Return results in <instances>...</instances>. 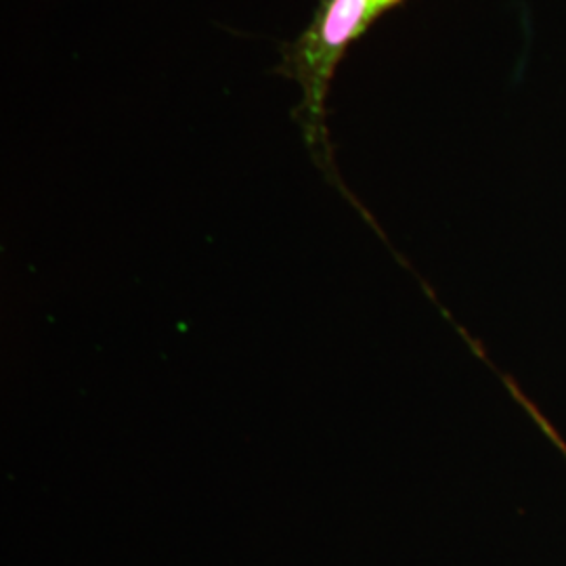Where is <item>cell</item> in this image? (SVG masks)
I'll list each match as a JSON object with an SVG mask.
<instances>
[{
    "label": "cell",
    "instance_id": "cell-1",
    "mask_svg": "<svg viewBox=\"0 0 566 566\" xmlns=\"http://www.w3.org/2000/svg\"><path fill=\"white\" fill-rule=\"evenodd\" d=\"M405 0H319L303 32L283 46L277 74L294 82V109L308 145L327 143V99L334 74L353 42Z\"/></svg>",
    "mask_w": 566,
    "mask_h": 566
},
{
    "label": "cell",
    "instance_id": "cell-2",
    "mask_svg": "<svg viewBox=\"0 0 566 566\" xmlns=\"http://www.w3.org/2000/svg\"><path fill=\"white\" fill-rule=\"evenodd\" d=\"M507 385H510V390H512V395H516V397H518V401H521V403L525 405L526 411H528V413H533V416H535V420H537V422H539V424H542V428H544V430H546V432H549V437H552V441H554V443H556V446L560 447V449H563V451H565V453H566V443H563V441H560V437H558V432H556V430H554V428H552V426L547 424L546 420H544V416H542V413H539V411H537V409H535V405L528 403V401H526L525 397H523V395H521V390H518V386L512 385V382H510V380H507Z\"/></svg>",
    "mask_w": 566,
    "mask_h": 566
}]
</instances>
